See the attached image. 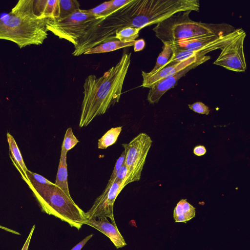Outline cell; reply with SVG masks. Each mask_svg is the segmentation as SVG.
Returning <instances> with one entry per match:
<instances>
[{
	"label": "cell",
	"mask_w": 250,
	"mask_h": 250,
	"mask_svg": "<svg viewBox=\"0 0 250 250\" xmlns=\"http://www.w3.org/2000/svg\"><path fill=\"white\" fill-rule=\"evenodd\" d=\"M125 159V152L124 151L121 154V156L119 157L117 160L115 165L114 167L110 177V178L108 181V183L106 186L105 188H109L114 182L116 178L117 173L118 170L120 168L121 166L124 163Z\"/></svg>",
	"instance_id": "obj_25"
},
{
	"label": "cell",
	"mask_w": 250,
	"mask_h": 250,
	"mask_svg": "<svg viewBox=\"0 0 250 250\" xmlns=\"http://www.w3.org/2000/svg\"><path fill=\"white\" fill-rule=\"evenodd\" d=\"M195 215V208L187 201L186 199L181 200L174 208L173 217L175 222L186 223Z\"/></svg>",
	"instance_id": "obj_18"
},
{
	"label": "cell",
	"mask_w": 250,
	"mask_h": 250,
	"mask_svg": "<svg viewBox=\"0 0 250 250\" xmlns=\"http://www.w3.org/2000/svg\"><path fill=\"white\" fill-rule=\"evenodd\" d=\"M35 228V225H34L31 229L30 233H29L28 236L27 237V238L24 244L23 245L21 250H28L29 243L30 242V240L31 239L32 234L33 233Z\"/></svg>",
	"instance_id": "obj_34"
},
{
	"label": "cell",
	"mask_w": 250,
	"mask_h": 250,
	"mask_svg": "<svg viewBox=\"0 0 250 250\" xmlns=\"http://www.w3.org/2000/svg\"><path fill=\"white\" fill-rule=\"evenodd\" d=\"M191 11L173 14L159 22L153 28L155 36L163 43L174 42L208 35H224L236 28L227 23H212L197 22L189 18Z\"/></svg>",
	"instance_id": "obj_5"
},
{
	"label": "cell",
	"mask_w": 250,
	"mask_h": 250,
	"mask_svg": "<svg viewBox=\"0 0 250 250\" xmlns=\"http://www.w3.org/2000/svg\"><path fill=\"white\" fill-rule=\"evenodd\" d=\"M246 37L245 31L221 49V52L213 64L226 69L238 72L247 70V63L244 50V42Z\"/></svg>",
	"instance_id": "obj_10"
},
{
	"label": "cell",
	"mask_w": 250,
	"mask_h": 250,
	"mask_svg": "<svg viewBox=\"0 0 250 250\" xmlns=\"http://www.w3.org/2000/svg\"><path fill=\"white\" fill-rule=\"evenodd\" d=\"M78 143L79 141L74 134L72 128H68L65 133L62 147L67 153Z\"/></svg>",
	"instance_id": "obj_24"
},
{
	"label": "cell",
	"mask_w": 250,
	"mask_h": 250,
	"mask_svg": "<svg viewBox=\"0 0 250 250\" xmlns=\"http://www.w3.org/2000/svg\"><path fill=\"white\" fill-rule=\"evenodd\" d=\"M126 26H130L129 23L117 11L90 28L80 38L77 45L74 47L72 55L74 56H80L98 45L115 40L117 31Z\"/></svg>",
	"instance_id": "obj_7"
},
{
	"label": "cell",
	"mask_w": 250,
	"mask_h": 250,
	"mask_svg": "<svg viewBox=\"0 0 250 250\" xmlns=\"http://www.w3.org/2000/svg\"><path fill=\"white\" fill-rule=\"evenodd\" d=\"M125 181H117L109 188H105L94 202L91 208L85 212L87 220L92 218L106 217L111 221H115L113 206L115 200L125 187ZM86 220V221H87Z\"/></svg>",
	"instance_id": "obj_11"
},
{
	"label": "cell",
	"mask_w": 250,
	"mask_h": 250,
	"mask_svg": "<svg viewBox=\"0 0 250 250\" xmlns=\"http://www.w3.org/2000/svg\"><path fill=\"white\" fill-rule=\"evenodd\" d=\"M206 149L203 146H195L193 149V153L197 156H202L206 153Z\"/></svg>",
	"instance_id": "obj_33"
},
{
	"label": "cell",
	"mask_w": 250,
	"mask_h": 250,
	"mask_svg": "<svg viewBox=\"0 0 250 250\" xmlns=\"http://www.w3.org/2000/svg\"><path fill=\"white\" fill-rule=\"evenodd\" d=\"M111 0L105 1L97 6L88 10H84L85 12L90 15L95 16L102 15L111 5Z\"/></svg>",
	"instance_id": "obj_27"
},
{
	"label": "cell",
	"mask_w": 250,
	"mask_h": 250,
	"mask_svg": "<svg viewBox=\"0 0 250 250\" xmlns=\"http://www.w3.org/2000/svg\"><path fill=\"white\" fill-rule=\"evenodd\" d=\"M26 174L28 178V180L30 181H33L46 185H53L54 184L46 179L43 176L37 173H34L29 170L27 171Z\"/></svg>",
	"instance_id": "obj_29"
},
{
	"label": "cell",
	"mask_w": 250,
	"mask_h": 250,
	"mask_svg": "<svg viewBox=\"0 0 250 250\" xmlns=\"http://www.w3.org/2000/svg\"><path fill=\"white\" fill-rule=\"evenodd\" d=\"M131 0H112L110 6L101 15L106 16L114 13L124 5L129 3Z\"/></svg>",
	"instance_id": "obj_26"
},
{
	"label": "cell",
	"mask_w": 250,
	"mask_h": 250,
	"mask_svg": "<svg viewBox=\"0 0 250 250\" xmlns=\"http://www.w3.org/2000/svg\"><path fill=\"white\" fill-rule=\"evenodd\" d=\"M188 106L191 110L199 114L208 115L210 112L208 107L201 102L189 104Z\"/></svg>",
	"instance_id": "obj_28"
},
{
	"label": "cell",
	"mask_w": 250,
	"mask_h": 250,
	"mask_svg": "<svg viewBox=\"0 0 250 250\" xmlns=\"http://www.w3.org/2000/svg\"><path fill=\"white\" fill-rule=\"evenodd\" d=\"M172 49L171 45L167 43H163L162 51L160 53L156 64L151 71L148 73L151 74L161 70L168 63L172 55Z\"/></svg>",
	"instance_id": "obj_21"
},
{
	"label": "cell",
	"mask_w": 250,
	"mask_h": 250,
	"mask_svg": "<svg viewBox=\"0 0 250 250\" xmlns=\"http://www.w3.org/2000/svg\"><path fill=\"white\" fill-rule=\"evenodd\" d=\"M127 174V169L125 163L121 166L117 173V176L115 180L117 181H125Z\"/></svg>",
	"instance_id": "obj_30"
},
{
	"label": "cell",
	"mask_w": 250,
	"mask_h": 250,
	"mask_svg": "<svg viewBox=\"0 0 250 250\" xmlns=\"http://www.w3.org/2000/svg\"><path fill=\"white\" fill-rule=\"evenodd\" d=\"M141 29L140 28L130 26L125 27L117 31L115 39L123 42L135 41L139 37Z\"/></svg>",
	"instance_id": "obj_23"
},
{
	"label": "cell",
	"mask_w": 250,
	"mask_h": 250,
	"mask_svg": "<svg viewBox=\"0 0 250 250\" xmlns=\"http://www.w3.org/2000/svg\"><path fill=\"white\" fill-rule=\"evenodd\" d=\"M59 6L60 14L57 20L64 19L80 9V3L76 0H59Z\"/></svg>",
	"instance_id": "obj_22"
},
{
	"label": "cell",
	"mask_w": 250,
	"mask_h": 250,
	"mask_svg": "<svg viewBox=\"0 0 250 250\" xmlns=\"http://www.w3.org/2000/svg\"><path fill=\"white\" fill-rule=\"evenodd\" d=\"M150 136L145 133H140L128 144H123L125 152V164L127 174L124 184L138 181L146 162V156L152 145Z\"/></svg>",
	"instance_id": "obj_8"
},
{
	"label": "cell",
	"mask_w": 250,
	"mask_h": 250,
	"mask_svg": "<svg viewBox=\"0 0 250 250\" xmlns=\"http://www.w3.org/2000/svg\"><path fill=\"white\" fill-rule=\"evenodd\" d=\"M203 57H193L177 63L167 64L161 70L151 74L142 71V86L149 88L156 83L180 71L197 62Z\"/></svg>",
	"instance_id": "obj_13"
},
{
	"label": "cell",
	"mask_w": 250,
	"mask_h": 250,
	"mask_svg": "<svg viewBox=\"0 0 250 250\" xmlns=\"http://www.w3.org/2000/svg\"><path fill=\"white\" fill-rule=\"evenodd\" d=\"M244 32L242 28H236L226 34L208 35L180 40L169 44L173 49L197 51L206 55L211 51L221 49Z\"/></svg>",
	"instance_id": "obj_9"
},
{
	"label": "cell",
	"mask_w": 250,
	"mask_h": 250,
	"mask_svg": "<svg viewBox=\"0 0 250 250\" xmlns=\"http://www.w3.org/2000/svg\"><path fill=\"white\" fill-rule=\"evenodd\" d=\"M210 59L209 56L205 55L200 60L188 66L184 69L156 83L149 89L147 100L151 104L158 102L162 96L168 90L173 88L178 80L184 76L190 70L196 68Z\"/></svg>",
	"instance_id": "obj_12"
},
{
	"label": "cell",
	"mask_w": 250,
	"mask_h": 250,
	"mask_svg": "<svg viewBox=\"0 0 250 250\" xmlns=\"http://www.w3.org/2000/svg\"><path fill=\"white\" fill-rule=\"evenodd\" d=\"M67 152L62 147L61 156L56 176L55 185L59 187L66 194L71 197L68 184Z\"/></svg>",
	"instance_id": "obj_17"
},
{
	"label": "cell",
	"mask_w": 250,
	"mask_h": 250,
	"mask_svg": "<svg viewBox=\"0 0 250 250\" xmlns=\"http://www.w3.org/2000/svg\"><path fill=\"white\" fill-rule=\"evenodd\" d=\"M45 20L34 14L33 0H20L9 13L0 16V40L12 42L20 48L42 44L48 35Z\"/></svg>",
	"instance_id": "obj_2"
},
{
	"label": "cell",
	"mask_w": 250,
	"mask_h": 250,
	"mask_svg": "<svg viewBox=\"0 0 250 250\" xmlns=\"http://www.w3.org/2000/svg\"><path fill=\"white\" fill-rule=\"evenodd\" d=\"M22 179L27 184L42 211L67 223L79 230L87 220L84 212L62 189L55 185L42 184Z\"/></svg>",
	"instance_id": "obj_4"
},
{
	"label": "cell",
	"mask_w": 250,
	"mask_h": 250,
	"mask_svg": "<svg viewBox=\"0 0 250 250\" xmlns=\"http://www.w3.org/2000/svg\"><path fill=\"white\" fill-rule=\"evenodd\" d=\"M93 234H90L87 236L83 240L75 245L71 250H81L86 243L92 238Z\"/></svg>",
	"instance_id": "obj_31"
},
{
	"label": "cell",
	"mask_w": 250,
	"mask_h": 250,
	"mask_svg": "<svg viewBox=\"0 0 250 250\" xmlns=\"http://www.w3.org/2000/svg\"><path fill=\"white\" fill-rule=\"evenodd\" d=\"M108 16H95L86 13L84 10L78 9L71 15L57 20H45L48 31L61 39H64L75 47L80 38L96 24Z\"/></svg>",
	"instance_id": "obj_6"
},
{
	"label": "cell",
	"mask_w": 250,
	"mask_h": 250,
	"mask_svg": "<svg viewBox=\"0 0 250 250\" xmlns=\"http://www.w3.org/2000/svg\"><path fill=\"white\" fill-rule=\"evenodd\" d=\"M122 127L118 126L112 127L108 130L98 140V147L99 149H106L108 146L113 145L117 141L122 131Z\"/></svg>",
	"instance_id": "obj_20"
},
{
	"label": "cell",
	"mask_w": 250,
	"mask_h": 250,
	"mask_svg": "<svg viewBox=\"0 0 250 250\" xmlns=\"http://www.w3.org/2000/svg\"><path fill=\"white\" fill-rule=\"evenodd\" d=\"M131 53L124 54L118 62L97 78L89 75L83 85L79 126L85 127L98 116L118 103L131 62Z\"/></svg>",
	"instance_id": "obj_1"
},
{
	"label": "cell",
	"mask_w": 250,
	"mask_h": 250,
	"mask_svg": "<svg viewBox=\"0 0 250 250\" xmlns=\"http://www.w3.org/2000/svg\"><path fill=\"white\" fill-rule=\"evenodd\" d=\"M145 44V42L143 39L136 40L133 45L134 51L135 52H138L142 50L144 48Z\"/></svg>",
	"instance_id": "obj_32"
},
{
	"label": "cell",
	"mask_w": 250,
	"mask_h": 250,
	"mask_svg": "<svg viewBox=\"0 0 250 250\" xmlns=\"http://www.w3.org/2000/svg\"><path fill=\"white\" fill-rule=\"evenodd\" d=\"M135 41L129 42H123L119 40L108 41L87 50L83 53V54L90 55L93 54L106 53L113 51L126 47L132 46L135 43Z\"/></svg>",
	"instance_id": "obj_19"
},
{
	"label": "cell",
	"mask_w": 250,
	"mask_h": 250,
	"mask_svg": "<svg viewBox=\"0 0 250 250\" xmlns=\"http://www.w3.org/2000/svg\"><path fill=\"white\" fill-rule=\"evenodd\" d=\"M33 10L39 19L56 20L60 14L59 0H33Z\"/></svg>",
	"instance_id": "obj_15"
},
{
	"label": "cell",
	"mask_w": 250,
	"mask_h": 250,
	"mask_svg": "<svg viewBox=\"0 0 250 250\" xmlns=\"http://www.w3.org/2000/svg\"><path fill=\"white\" fill-rule=\"evenodd\" d=\"M0 229H4V230H5V231H7L8 232H11L12 233H14V234H17V235H20V233L17 231H16L15 230H13L11 229H10L8 228H6V227H3L2 226H0Z\"/></svg>",
	"instance_id": "obj_35"
},
{
	"label": "cell",
	"mask_w": 250,
	"mask_h": 250,
	"mask_svg": "<svg viewBox=\"0 0 250 250\" xmlns=\"http://www.w3.org/2000/svg\"><path fill=\"white\" fill-rule=\"evenodd\" d=\"M200 7L198 0H131L118 12L130 27L142 29L178 12H199Z\"/></svg>",
	"instance_id": "obj_3"
},
{
	"label": "cell",
	"mask_w": 250,
	"mask_h": 250,
	"mask_svg": "<svg viewBox=\"0 0 250 250\" xmlns=\"http://www.w3.org/2000/svg\"><path fill=\"white\" fill-rule=\"evenodd\" d=\"M6 136L7 140L9 145V151L10 152V158L21 175L23 176L28 180V178L26 174V172L28 169L24 162L16 142L13 136H12L9 132L7 133Z\"/></svg>",
	"instance_id": "obj_16"
},
{
	"label": "cell",
	"mask_w": 250,
	"mask_h": 250,
	"mask_svg": "<svg viewBox=\"0 0 250 250\" xmlns=\"http://www.w3.org/2000/svg\"><path fill=\"white\" fill-rule=\"evenodd\" d=\"M106 217L92 218L86 221L88 225L108 237L117 249L126 245L124 237L121 235L115 221H109Z\"/></svg>",
	"instance_id": "obj_14"
}]
</instances>
